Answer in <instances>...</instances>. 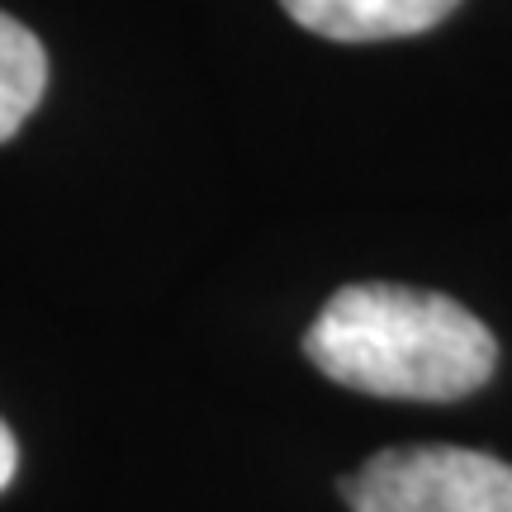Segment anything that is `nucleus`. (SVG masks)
Wrapping results in <instances>:
<instances>
[{"label": "nucleus", "mask_w": 512, "mask_h": 512, "mask_svg": "<svg viewBox=\"0 0 512 512\" xmlns=\"http://www.w3.org/2000/svg\"><path fill=\"white\" fill-rule=\"evenodd\" d=\"M15 465H19V446H15V432L0 422V494L10 489V479H15Z\"/></svg>", "instance_id": "nucleus-5"}, {"label": "nucleus", "mask_w": 512, "mask_h": 512, "mask_svg": "<svg viewBox=\"0 0 512 512\" xmlns=\"http://www.w3.org/2000/svg\"><path fill=\"white\" fill-rule=\"evenodd\" d=\"M294 24L332 43H384L427 34L460 0H280Z\"/></svg>", "instance_id": "nucleus-3"}, {"label": "nucleus", "mask_w": 512, "mask_h": 512, "mask_svg": "<svg viewBox=\"0 0 512 512\" xmlns=\"http://www.w3.org/2000/svg\"><path fill=\"white\" fill-rule=\"evenodd\" d=\"M48 91V53L15 15L0 10V143H10Z\"/></svg>", "instance_id": "nucleus-4"}, {"label": "nucleus", "mask_w": 512, "mask_h": 512, "mask_svg": "<svg viewBox=\"0 0 512 512\" xmlns=\"http://www.w3.org/2000/svg\"><path fill=\"white\" fill-rule=\"evenodd\" d=\"M304 356L332 384L408 403H451L489 384L494 332L437 290L366 280L323 304L304 332Z\"/></svg>", "instance_id": "nucleus-1"}, {"label": "nucleus", "mask_w": 512, "mask_h": 512, "mask_svg": "<svg viewBox=\"0 0 512 512\" xmlns=\"http://www.w3.org/2000/svg\"><path fill=\"white\" fill-rule=\"evenodd\" d=\"M351 512H512V465L465 446H399L342 479Z\"/></svg>", "instance_id": "nucleus-2"}]
</instances>
